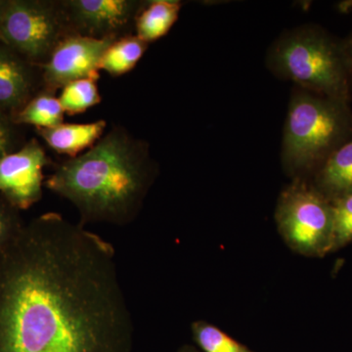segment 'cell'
I'll return each mask as SVG.
<instances>
[{"mask_svg": "<svg viewBox=\"0 0 352 352\" xmlns=\"http://www.w3.org/2000/svg\"><path fill=\"white\" fill-rule=\"evenodd\" d=\"M110 242L46 212L0 256V352H132Z\"/></svg>", "mask_w": 352, "mask_h": 352, "instance_id": "obj_1", "label": "cell"}, {"mask_svg": "<svg viewBox=\"0 0 352 352\" xmlns=\"http://www.w3.org/2000/svg\"><path fill=\"white\" fill-rule=\"evenodd\" d=\"M157 173L149 143L117 126L87 152L55 164L44 186L73 204L83 226H126L138 219Z\"/></svg>", "mask_w": 352, "mask_h": 352, "instance_id": "obj_2", "label": "cell"}, {"mask_svg": "<svg viewBox=\"0 0 352 352\" xmlns=\"http://www.w3.org/2000/svg\"><path fill=\"white\" fill-rule=\"evenodd\" d=\"M352 138V111L349 103L294 88L282 139L285 173L307 178Z\"/></svg>", "mask_w": 352, "mask_h": 352, "instance_id": "obj_3", "label": "cell"}, {"mask_svg": "<svg viewBox=\"0 0 352 352\" xmlns=\"http://www.w3.org/2000/svg\"><path fill=\"white\" fill-rule=\"evenodd\" d=\"M265 64L273 76L296 87L351 103L352 90L342 39L316 25L287 30L271 44Z\"/></svg>", "mask_w": 352, "mask_h": 352, "instance_id": "obj_4", "label": "cell"}, {"mask_svg": "<svg viewBox=\"0 0 352 352\" xmlns=\"http://www.w3.org/2000/svg\"><path fill=\"white\" fill-rule=\"evenodd\" d=\"M278 230L298 254L321 258L333 251L332 203L307 178H294L278 198Z\"/></svg>", "mask_w": 352, "mask_h": 352, "instance_id": "obj_5", "label": "cell"}, {"mask_svg": "<svg viewBox=\"0 0 352 352\" xmlns=\"http://www.w3.org/2000/svg\"><path fill=\"white\" fill-rule=\"evenodd\" d=\"M71 34L61 0H6L0 12V41L39 68Z\"/></svg>", "mask_w": 352, "mask_h": 352, "instance_id": "obj_6", "label": "cell"}, {"mask_svg": "<svg viewBox=\"0 0 352 352\" xmlns=\"http://www.w3.org/2000/svg\"><path fill=\"white\" fill-rule=\"evenodd\" d=\"M72 34L96 39L135 34L145 0H61Z\"/></svg>", "mask_w": 352, "mask_h": 352, "instance_id": "obj_7", "label": "cell"}, {"mask_svg": "<svg viewBox=\"0 0 352 352\" xmlns=\"http://www.w3.org/2000/svg\"><path fill=\"white\" fill-rule=\"evenodd\" d=\"M115 39L71 34L62 39L41 66L43 91L55 94L75 80L99 76L102 57Z\"/></svg>", "mask_w": 352, "mask_h": 352, "instance_id": "obj_8", "label": "cell"}, {"mask_svg": "<svg viewBox=\"0 0 352 352\" xmlns=\"http://www.w3.org/2000/svg\"><path fill=\"white\" fill-rule=\"evenodd\" d=\"M52 164L38 139L0 160V194L18 210H27L43 198V168Z\"/></svg>", "mask_w": 352, "mask_h": 352, "instance_id": "obj_9", "label": "cell"}, {"mask_svg": "<svg viewBox=\"0 0 352 352\" xmlns=\"http://www.w3.org/2000/svg\"><path fill=\"white\" fill-rule=\"evenodd\" d=\"M43 90L41 69L0 41V112L14 119Z\"/></svg>", "mask_w": 352, "mask_h": 352, "instance_id": "obj_10", "label": "cell"}, {"mask_svg": "<svg viewBox=\"0 0 352 352\" xmlns=\"http://www.w3.org/2000/svg\"><path fill=\"white\" fill-rule=\"evenodd\" d=\"M107 122L98 120L88 124H61L51 129H36L39 138L53 151L73 159L89 150L105 134Z\"/></svg>", "mask_w": 352, "mask_h": 352, "instance_id": "obj_11", "label": "cell"}, {"mask_svg": "<svg viewBox=\"0 0 352 352\" xmlns=\"http://www.w3.org/2000/svg\"><path fill=\"white\" fill-rule=\"evenodd\" d=\"M310 180L330 201L352 191V138L324 162Z\"/></svg>", "mask_w": 352, "mask_h": 352, "instance_id": "obj_12", "label": "cell"}, {"mask_svg": "<svg viewBox=\"0 0 352 352\" xmlns=\"http://www.w3.org/2000/svg\"><path fill=\"white\" fill-rule=\"evenodd\" d=\"M183 6L180 0H145L136 17V36L149 44L164 38L177 22Z\"/></svg>", "mask_w": 352, "mask_h": 352, "instance_id": "obj_13", "label": "cell"}, {"mask_svg": "<svg viewBox=\"0 0 352 352\" xmlns=\"http://www.w3.org/2000/svg\"><path fill=\"white\" fill-rule=\"evenodd\" d=\"M148 47L149 43L139 38L136 34L117 39L106 50L99 68L115 78L126 75L135 68Z\"/></svg>", "mask_w": 352, "mask_h": 352, "instance_id": "obj_14", "label": "cell"}, {"mask_svg": "<svg viewBox=\"0 0 352 352\" xmlns=\"http://www.w3.org/2000/svg\"><path fill=\"white\" fill-rule=\"evenodd\" d=\"M64 110L55 94L41 91L14 117L18 126L51 129L63 124Z\"/></svg>", "mask_w": 352, "mask_h": 352, "instance_id": "obj_15", "label": "cell"}, {"mask_svg": "<svg viewBox=\"0 0 352 352\" xmlns=\"http://www.w3.org/2000/svg\"><path fill=\"white\" fill-rule=\"evenodd\" d=\"M100 76H90L68 83L62 88L59 97L65 113L69 116L80 115L88 109L98 105L102 101L98 82Z\"/></svg>", "mask_w": 352, "mask_h": 352, "instance_id": "obj_16", "label": "cell"}, {"mask_svg": "<svg viewBox=\"0 0 352 352\" xmlns=\"http://www.w3.org/2000/svg\"><path fill=\"white\" fill-rule=\"evenodd\" d=\"M192 335L205 352H252L217 326L199 320L192 323Z\"/></svg>", "mask_w": 352, "mask_h": 352, "instance_id": "obj_17", "label": "cell"}, {"mask_svg": "<svg viewBox=\"0 0 352 352\" xmlns=\"http://www.w3.org/2000/svg\"><path fill=\"white\" fill-rule=\"evenodd\" d=\"M332 203L333 215V251L352 242V191Z\"/></svg>", "mask_w": 352, "mask_h": 352, "instance_id": "obj_18", "label": "cell"}, {"mask_svg": "<svg viewBox=\"0 0 352 352\" xmlns=\"http://www.w3.org/2000/svg\"><path fill=\"white\" fill-rule=\"evenodd\" d=\"M25 226L21 210L0 194V256L19 237Z\"/></svg>", "mask_w": 352, "mask_h": 352, "instance_id": "obj_19", "label": "cell"}, {"mask_svg": "<svg viewBox=\"0 0 352 352\" xmlns=\"http://www.w3.org/2000/svg\"><path fill=\"white\" fill-rule=\"evenodd\" d=\"M20 127L12 118L0 112V160L24 146L25 142Z\"/></svg>", "mask_w": 352, "mask_h": 352, "instance_id": "obj_20", "label": "cell"}, {"mask_svg": "<svg viewBox=\"0 0 352 352\" xmlns=\"http://www.w3.org/2000/svg\"><path fill=\"white\" fill-rule=\"evenodd\" d=\"M344 56H346L347 72H349V82L352 90V32L346 38L342 39Z\"/></svg>", "mask_w": 352, "mask_h": 352, "instance_id": "obj_21", "label": "cell"}, {"mask_svg": "<svg viewBox=\"0 0 352 352\" xmlns=\"http://www.w3.org/2000/svg\"><path fill=\"white\" fill-rule=\"evenodd\" d=\"M178 352H199L198 349H195V347L190 346V344H185L183 346L182 349L178 351Z\"/></svg>", "mask_w": 352, "mask_h": 352, "instance_id": "obj_22", "label": "cell"}, {"mask_svg": "<svg viewBox=\"0 0 352 352\" xmlns=\"http://www.w3.org/2000/svg\"><path fill=\"white\" fill-rule=\"evenodd\" d=\"M6 0H0V12H1L2 8H3L4 4H6Z\"/></svg>", "mask_w": 352, "mask_h": 352, "instance_id": "obj_23", "label": "cell"}]
</instances>
